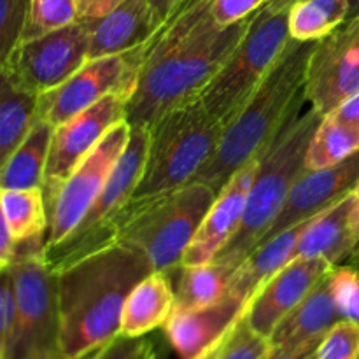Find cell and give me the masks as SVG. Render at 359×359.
<instances>
[{"mask_svg":"<svg viewBox=\"0 0 359 359\" xmlns=\"http://www.w3.org/2000/svg\"><path fill=\"white\" fill-rule=\"evenodd\" d=\"M290 11L272 13L262 7L252 16L244 39L200 93L212 118L226 126L262 84L290 42Z\"/></svg>","mask_w":359,"mask_h":359,"instance_id":"cell-7","label":"cell"},{"mask_svg":"<svg viewBox=\"0 0 359 359\" xmlns=\"http://www.w3.org/2000/svg\"><path fill=\"white\" fill-rule=\"evenodd\" d=\"M223 128L200 98L165 114L149 128L146 167L132 200L154 198L195 181L216 153Z\"/></svg>","mask_w":359,"mask_h":359,"instance_id":"cell-5","label":"cell"},{"mask_svg":"<svg viewBox=\"0 0 359 359\" xmlns=\"http://www.w3.org/2000/svg\"><path fill=\"white\" fill-rule=\"evenodd\" d=\"M321 119L323 114L309 107L307 112L291 119L270 144L259 160L241 226L216 259L238 266L258 245L305 170V153Z\"/></svg>","mask_w":359,"mask_h":359,"instance_id":"cell-4","label":"cell"},{"mask_svg":"<svg viewBox=\"0 0 359 359\" xmlns=\"http://www.w3.org/2000/svg\"><path fill=\"white\" fill-rule=\"evenodd\" d=\"M90 32L83 20L30 41H20L0 60V76L21 90L44 95L65 83L88 60Z\"/></svg>","mask_w":359,"mask_h":359,"instance_id":"cell-10","label":"cell"},{"mask_svg":"<svg viewBox=\"0 0 359 359\" xmlns=\"http://www.w3.org/2000/svg\"><path fill=\"white\" fill-rule=\"evenodd\" d=\"M154 344L147 337L118 335L84 359H154Z\"/></svg>","mask_w":359,"mask_h":359,"instance_id":"cell-36","label":"cell"},{"mask_svg":"<svg viewBox=\"0 0 359 359\" xmlns=\"http://www.w3.org/2000/svg\"><path fill=\"white\" fill-rule=\"evenodd\" d=\"M347 2L351 4V11H353V16H351V18L358 16V14H359V0H347Z\"/></svg>","mask_w":359,"mask_h":359,"instance_id":"cell-46","label":"cell"},{"mask_svg":"<svg viewBox=\"0 0 359 359\" xmlns=\"http://www.w3.org/2000/svg\"><path fill=\"white\" fill-rule=\"evenodd\" d=\"M46 238L18 244L9 272L18 300V339L7 359H63L56 272L44 258Z\"/></svg>","mask_w":359,"mask_h":359,"instance_id":"cell-9","label":"cell"},{"mask_svg":"<svg viewBox=\"0 0 359 359\" xmlns=\"http://www.w3.org/2000/svg\"><path fill=\"white\" fill-rule=\"evenodd\" d=\"M358 181L359 153L353 154L342 163L323 168V170H304L291 188L276 221L265 231L258 245L279 235L280 231L321 214L323 210L344 198L347 193L353 191Z\"/></svg>","mask_w":359,"mask_h":359,"instance_id":"cell-16","label":"cell"},{"mask_svg":"<svg viewBox=\"0 0 359 359\" xmlns=\"http://www.w3.org/2000/svg\"><path fill=\"white\" fill-rule=\"evenodd\" d=\"M130 135V123L126 119L118 123L60 186L53 202L48 205L49 228L46 248L60 244L79 224L91 203L107 184L119 158L128 146Z\"/></svg>","mask_w":359,"mask_h":359,"instance_id":"cell-12","label":"cell"},{"mask_svg":"<svg viewBox=\"0 0 359 359\" xmlns=\"http://www.w3.org/2000/svg\"><path fill=\"white\" fill-rule=\"evenodd\" d=\"M297 2L298 0H269L265 7L272 13H284V11H290Z\"/></svg>","mask_w":359,"mask_h":359,"instance_id":"cell-43","label":"cell"},{"mask_svg":"<svg viewBox=\"0 0 359 359\" xmlns=\"http://www.w3.org/2000/svg\"><path fill=\"white\" fill-rule=\"evenodd\" d=\"M332 270L333 265L325 258H294L287 263L249 302L244 312L249 328L270 339L279 323Z\"/></svg>","mask_w":359,"mask_h":359,"instance_id":"cell-15","label":"cell"},{"mask_svg":"<svg viewBox=\"0 0 359 359\" xmlns=\"http://www.w3.org/2000/svg\"><path fill=\"white\" fill-rule=\"evenodd\" d=\"M259 160L262 158L249 161L221 188L210 209L207 210L202 224L196 230L191 244L182 255L181 266L205 265V263L214 262L219 252L226 248V244L241 226Z\"/></svg>","mask_w":359,"mask_h":359,"instance_id":"cell-17","label":"cell"},{"mask_svg":"<svg viewBox=\"0 0 359 359\" xmlns=\"http://www.w3.org/2000/svg\"><path fill=\"white\" fill-rule=\"evenodd\" d=\"M18 300L9 270H2L0 286V359H7L18 339Z\"/></svg>","mask_w":359,"mask_h":359,"instance_id":"cell-33","label":"cell"},{"mask_svg":"<svg viewBox=\"0 0 359 359\" xmlns=\"http://www.w3.org/2000/svg\"><path fill=\"white\" fill-rule=\"evenodd\" d=\"M351 16L347 0H298L287 14L290 35L298 42H318L339 30Z\"/></svg>","mask_w":359,"mask_h":359,"instance_id":"cell-29","label":"cell"},{"mask_svg":"<svg viewBox=\"0 0 359 359\" xmlns=\"http://www.w3.org/2000/svg\"><path fill=\"white\" fill-rule=\"evenodd\" d=\"M53 130L55 126L44 119L39 118L35 121L23 142L0 165L2 167V174H0L2 189L42 188Z\"/></svg>","mask_w":359,"mask_h":359,"instance_id":"cell-24","label":"cell"},{"mask_svg":"<svg viewBox=\"0 0 359 359\" xmlns=\"http://www.w3.org/2000/svg\"><path fill=\"white\" fill-rule=\"evenodd\" d=\"M2 223L16 244L46 238L49 228V209L42 188L2 189L0 193Z\"/></svg>","mask_w":359,"mask_h":359,"instance_id":"cell-26","label":"cell"},{"mask_svg":"<svg viewBox=\"0 0 359 359\" xmlns=\"http://www.w3.org/2000/svg\"><path fill=\"white\" fill-rule=\"evenodd\" d=\"M30 0H0V60L20 42Z\"/></svg>","mask_w":359,"mask_h":359,"instance_id":"cell-35","label":"cell"},{"mask_svg":"<svg viewBox=\"0 0 359 359\" xmlns=\"http://www.w3.org/2000/svg\"><path fill=\"white\" fill-rule=\"evenodd\" d=\"M177 270L174 311H195L210 307L228 297L237 266L214 259L205 265L179 266Z\"/></svg>","mask_w":359,"mask_h":359,"instance_id":"cell-25","label":"cell"},{"mask_svg":"<svg viewBox=\"0 0 359 359\" xmlns=\"http://www.w3.org/2000/svg\"><path fill=\"white\" fill-rule=\"evenodd\" d=\"M314 46L316 42L290 39L262 84L223 128L216 153L196 174L195 181L219 193L231 175L266 153L270 144L307 102L305 79Z\"/></svg>","mask_w":359,"mask_h":359,"instance_id":"cell-3","label":"cell"},{"mask_svg":"<svg viewBox=\"0 0 359 359\" xmlns=\"http://www.w3.org/2000/svg\"><path fill=\"white\" fill-rule=\"evenodd\" d=\"M321 340H314V342H309L305 344V346H300L297 347V349H290V351L272 349L265 359H316V354H318V347L319 344H321Z\"/></svg>","mask_w":359,"mask_h":359,"instance_id":"cell-40","label":"cell"},{"mask_svg":"<svg viewBox=\"0 0 359 359\" xmlns=\"http://www.w3.org/2000/svg\"><path fill=\"white\" fill-rule=\"evenodd\" d=\"M184 2H188V0H149L154 28L158 30Z\"/></svg>","mask_w":359,"mask_h":359,"instance_id":"cell-39","label":"cell"},{"mask_svg":"<svg viewBox=\"0 0 359 359\" xmlns=\"http://www.w3.org/2000/svg\"><path fill=\"white\" fill-rule=\"evenodd\" d=\"M356 153H359V125L326 114L309 142L304 167L305 170H323L342 163Z\"/></svg>","mask_w":359,"mask_h":359,"instance_id":"cell-28","label":"cell"},{"mask_svg":"<svg viewBox=\"0 0 359 359\" xmlns=\"http://www.w3.org/2000/svg\"><path fill=\"white\" fill-rule=\"evenodd\" d=\"M353 191L312 217L298 242L297 258H325L333 266L349 262L359 245L353 226Z\"/></svg>","mask_w":359,"mask_h":359,"instance_id":"cell-20","label":"cell"},{"mask_svg":"<svg viewBox=\"0 0 359 359\" xmlns=\"http://www.w3.org/2000/svg\"><path fill=\"white\" fill-rule=\"evenodd\" d=\"M238 321H241V319H238ZM235 326H237V325H235ZM235 326L231 330H228V332L224 333V335L221 337V339H217L216 342L212 344V346L207 347L205 351H202V353H200L198 356H195L193 359H217V358H219L221 353H223V349H224V347H226L228 340H230L231 333H233Z\"/></svg>","mask_w":359,"mask_h":359,"instance_id":"cell-42","label":"cell"},{"mask_svg":"<svg viewBox=\"0 0 359 359\" xmlns=\"http://www.w3.org/2000/svg\"><path fill=\"white\" fill-rule=\"evenodd\" d=\"M123 2L125 0H77L81 18H100L121 6Z\"/></svg>","mask_w":359,"mask_h":359,"instance_id":"cell-38","label":"cell"},{"mask_svg":"<svg viewBox=\"0 0 359 359\" xmlns=\"http://www.w3.org/2000/svg\"><path fill=\"white\" fill-rule=\"evenodd\" d=\"M248 305L228 293L217 304L195 311H174L163 326L172 349L181 359H193L233 328Z\"/></svg>","mask_w":359,"mask_h":359,"instance_id":"cell-18","label":"cell"},{"mask_svg":"<svg viewBox=\"0 0 359 359\" xmlns=\"http://www.w3.org/2000/svg\"><path fill=\"white\" fill-rule=\"evenodd\" d=\"M210 2H184L144 44L142 69L126 107L130 126L151 128L165 114L198 98L241 44L255 14L219 28Z\"/></svg>","mask_w":359,"mask_h":359,"instance_id":"cell-1","label":"cell"},{"mask_svg":"<svg viewBox=\"0 0 359 359\" xmlns=\"http://www.w3.org/2000/svg\"><path fill=\"white\" fill-rule=\"evenodd\" d=\"M216 196L210 186L193 181L154 198L132 200L116 242L144 252L154 270L174 272Z\"/></svg>","mask_w":359,"mask_h":359,"instance_id":"cell-6","label":"cell"},{"mask_svg":"<svg viewBox=\"0 0 359 359\" xmlns=\"http://www.w3.org/2000/svg\"><path fill=\"white\" fill-rule=\"evenodd\" d=\"M330 286L342 319L359 323V270L351 263L333 266L330 272Z\"/></svg>","mask_w":359,"mask_h":359,"instance_id":"cell-32","label":"cell"},{"mask_svg":"<svg viewBox=\"0 0 359 359\" xmlns=\"http://www.w3.org/2000/svg\"><path fill=\"white\" fill-rule=\"evenodd\" d=\"M353 196H354V209H353V226L354 231H356L358 238H359V181L356 184V188L353 189Z\"/></svg>","mask_w":359,"mask_h":359,"instance_id":"cell-44","label":"cell"},{"mask_svg":"<svg viewBox=\"0 0 359 359\" xmlns=\"http://www.w3.org/2000/svg\"><path fill=\"white\" fill-rule=\"evenodd\" d=\"M269 0H212L210 14L219 28H228L248 20L266 6Z\"/></svg>","mask_w":359,"mask_h":359,"instance_id":"cell-37","label":"cell"},{"mask_svg":"<svg viewBox=\"0 0 359 359\" xmlns=\"http://www.w3.org/2000/svg\"><path fill=\"white\" fill-rule=\"evenodd\" d=\"M311 219L280 231L279 235L269 238L263 244H259L258 248L252 249L249 256H245L244 262L233 272L230 284V294L237 297L242 304L249 305L252 297L277 272H280L287 263H291L297 258L298 242H300L302 233H304L305 226H307Z\"/></svg>","mask_w":359,"mask_h":359,"instance_id":"cell-22","label":"cell"},{"mask_svg":"<svg viewBox=\"0 0 359 359\" xmlns=\"http://www.w3.org/2000/svg\"><path fill=\"white\" fill-rule=\"evenodd\" d=\"M340 319L342 316L333 298L328 273L273 330L270 335L272 349L290 351L321 340Z\"/></svg>","mask_w":359,"mask_h":359,"instance_id":"cell-21","label":"cell"},{"mask_svg":"<svg viewBox=\"0 0 359 359\" xmlns=\"http://www.w3.org/2000/svg\"><path fill=\"white\" fill-rule=\"evenodd\" d=\"M359 90V14L316 42L309 58L305 97L326 116Z\"/></svg>","mask_w":359,"mask_h":359,"instance_id":"cell-14","label":"cell"},{"mask_svg":"<svg viewBox=\"0 0 359 359\" xmlns=\"http://www.w3.org/2000/svg\"><path fill=\"white\" fill-rule=\"evenodd\" d=\"M79 20L77 0H30L20 41L44 37Z\"/></svg>","mask_w":359,"mask_h":359,"instance_id":"cell-30","label":"cell"},{"mask_svg":"<svg viewBox=\"0 0 359 359\" xmlns=\"http://www.w3.org/2000/svg\"><path fill=\"white\" fill-rule=\"evenodd\" d=\"M272 351L270 339L249 328L244 316L235 326L226 347L217 359H265Z\"/></svg>","mask_w":359,"mask_h":359,"instance_id":"cell-34","label":"cell"},{"mask_svg":"<svg viewBox=\"0 0 359 359\" xmlns=\"http://www.w3.org/2000/svg\"><path fill=\"white\" fill-rule=\"evenodd\" d=\"M174 309L175 290L170 273L154 270L130 291L123 307L119 335L146 337L167 325Z\"/></svg>","mask_w":359,"mask_h":359,"instance_id":"cell-23","label":"cell"},{"mask_svg":"<svg viewBox=\"0 0 359 359\" xmlns=\"http://www.w3.org/2000/svg\"><path fill=\"white\" fill-rule=\"evenodd\" d=\"M144 62V46L123 55L90 58L69 79L39 98V118L58 126L111 93L133 95Z\"/></svg>","mask_w":359,"mask_h":359,"instance_id":"cell-11","label":"cell"},{"mask_svg":"<svg viewBox=\"0 0 359 359\" xmlns=\"http://www.w3.org/2000/svg\"><path fill=\"white\" fill-rule=\"evenodd\" d=\"M81 20L90 32L88 60L133 51L156 32L149 0H125L104 16Z\"/></svg>","mask_w":359,"mask_h":359,"instance_id":"cell-19","label":"cell"},{"mask_svg":"<svg viewBox=\"0 0 359 359\" xmlns=\"http://www.w3.org/2000/svg\"><path fill=\"white\" fill-rule=\"evenodd\" d=\"M0 83V165L16 151L39 119V95L21 90L7 77Z\"/></svg>","mask_w":359,"mask_h":359,"instance_id":"cell-27","label":"cell"},{"mask_svg":"<svg viewBox=\"0 0 359 359\" xmlns=\"http://www.w3.org/2000/svg\"><path fill=\"white\" fill-rule=\"evenodd\" d=\"M151 272L149 258L121 242L56 270L63 359H83L116 339L130 291Z\"/></svg>","mask_w":359,"mask_h":359,"instance_id":"cell-2","label":"cell"},{"mask_svg":"<svg viewBox=\"0 0 359 359\" xmlns=\"http://www.w3.org/2000/svg\"><path fill=\"white\" fill-rule=\"evenodd\" d=\"M316 359H359V323L337 321L323 337Z\"/></svg>","mask_w":359,"mask_h":359,"instance_id":"cell-31","label":"cell"},{"mask_svg":"<svg viewBox=\"0 0 359 359\" xmlns=\"http://www.w3.org/2000/svg\"><path fill=\"white\" fill-rule=\"evenodd\" d=\"M330 114L342 119V121L356 123V125H359V90L356 93L351 95L349 98H346V100H344L339 107L333 109Z\"/></svg>","mask_w":359,"mask_h":359,"instance_id":"cell-41","label":"cell"},{"mask_svg":"<svg viewBox=\"0 0 359 359\" xmlns=\"http://www.w3.org/2000/svg\"><path fill=\"white\" fill-rule=\"evenodd\" d=\"M130 98L132 95L128 93H111L91 107L81 111L79 114L55 126L42 184L48 205L74 168L118 123L125 121Z\"/></svg>","mask_w":359,"mask_h":359,"instance_id":"cell-13","label":"cell"},{"mask_svg":"<svg viewBox=\"0 0 359 359\" xmlns=\"http://www.w3.org/2000/svg\"><path fill=\"white\" fill-rule=\"evenodd\" d=\"M149 149V128L132 126L125 153L83 219L60 244L46 248L44 258L53 270H60L83 256L104 249L118 241L123 214L130 205L142 179Z\"/></svg>","mask_w":359,"mask_h":359,"instance_id":"cell-8","label":"cell"},{"mask_svg":"<svg viewBox=\"0 0 359 359\" xmlns=\"http://www.w3.org/2000/svg\"><path fill=\"white\" fill-rule=\"evenodd\" d=\"M347 263H351V265H353L354 269L359 270V245L356 248V251L353 252V256H351V259Z\"/></svg>","mask_w":359,"mask_h":359,"instance_id":"cell-45","label":"cell"}]
</instances>
